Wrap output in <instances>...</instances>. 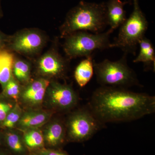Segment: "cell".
<instances>
[{
    "mask_svg": "<svg viewBox=\"0 0 155 155\" xmlns=\"http://www.w3.org/2000/svg\"><path fill=\"white\" fill-rule=\"evenodd\" d=\"M104 124L140 119L155 111V97L122 87L101 86L93 93L88 106Z\"/></svg>",
    "mask_w": 155,
    "mask_h": 155,
    "instance_id": "6da1fadb",
    "label": "cell"
},
{
    "mask_svg": "<svg viewBox=\"0 0 155 155\" xmlns=\"http://www.w3.org/2000/svg\"><path fill=\"white\" fill-rule=\"evenodd\" d=\"M106 2H88L81 1L67 13L60 28L64 37L78 31L100 33L107 27Z\"/></svg>",
    "mask_w": 155,
    "mask_h": 155,
    "instance_id": "7a4b0ae2",
    "label": "cell"
},
{
    "mask_svg": "<svg viewBox=\"0 0 155 155\" xmlns=\"http://www.w3.org/2000/svg\"><path fill=\"white\" fill-rule=\"evenodd\" d=\"M118 61L106 59L102 62H94V72L98 83L102 86L122 87L138 85L139 82L135 72L127 65L126 55Z\"/></svg>",
    "mask_w": 155,
    "mask_h": 155,
    "instance_id": "3957f363",
    "label": "cell"
},
{
    "mask_svg": "<svg viewBox=\"0 0 155 155\" xmlns=\"http://www.w3.org/2000/svg\"><path fill=\"white\" fill-rule=\"evenodd\" d=\"M133 11L120 26L118 36L111 48L122 49L125 53H134L140 41L145 36L148 23L139 4L138 0H133Z\"/></svg>",
    "mask_w": 155,
    "mask_h": 155,
    "instance_id": "277c9868",
    "label": "cell"
},
{
    "mask_svg": "<svg viewBox=\"0 0 155 155\" xmlns=\"http://www.w3.org/2000/svg\"><path fill=\"white\" fill-rule=\"evenodd\" d=\"M110 30L100 33L78 31L65 37L63 48L69 59L91 56L97 50L111 48Z\"/></svg>",
    "mask_w": 155,
    "mask_h": 155,
    "instance_id": "5b68a950",
    "label": "cell"
},
{
    "mask_svg": "<svg viewBox=\"0 0 155 155\" xmlns=\"http://www.w3.org/2000/svg\"><path fill=\"white\" fill-rule=\"evenodd\" d=\"M104 125L89 107L71 113L65 122L67 142L81 143L91 138Z\"/></svg>",
    "mask_w": 155,
    "mask_h": 155,
    "instance_id": "8992f818",
    "label": "cell"
},
{
    "mask_svg": "<svg viewBox=\"0 0 155 155\" xmlns=\"http://www.w3.org/2000/svg\"><path fill=\"white\" fill-rule=\"evenodd\" d=\"M45 96L50 107L60 112L72 110L78 101L77 93L72 86L55 81L50 82Z\"/></svg>",
    "mask_w": 155,
    "mask_h": 155,
    "instance_id": "52a82bcc",
    "label": "cell"
},
{
    "mask_svg": "<svg viewBox=\"0 0 155 155\" xmlns=\"http://www.w3.org/2000/svg\"><path fill=\"white\" fill-rule=\"evenodd\" d=\"M45 42L44 36L38 31H22L9 37L6 49H10L25 54H32L40 51Z\"/></svg>",
    "mask_w": 155,
    "mask_h": 155,
    "instance_id": "ba28073f",
    "label": "cell"
},
{
    "mask_svg": "<svg viewBox=\"0 0 155 155\" xmlns=\"http://www.w3.org/2000/svg\"><path fill=\"white\" fill-rule=\"evenodd\" d=\"M37 66L39 73L44 77L63 78L67 72L68 64L58 52L52 51L42 56Z\"/></svg>",
    "mask_w": 155,
    "mask_h": 155,
    "instance_id": "9c48e42d",
    "label": "cell"
},
{
    "mask_svg": "<svg viewBox=\"0 0 155 155\" xmlns=\"http://www.w3.org/2000/svg\"><path fill=\"white\" fill-rule=\"evenodd\" d=\"M50 81L46 78H38L27 84L21 91L19 98L25 105L35 107L41 104L44 99Z\"/></svg>",
    "mask_w": 155,
    "mask_h": 155,
    "instance_id": "30bf717a",
    "label": "cell"
},
{
    "mask_svg": "<svg viewBox=\"0 0 155 155\" xmlns=\"http://www.w3.org/2000/svg\"><path fill=\"white\" fill-rule=\"evenodd\" d=\"M42 131L45 147L62 149L67 142L65 123L59 119L48 123Z\"/></svg>",
    "mask_w": 155,
    "mask_h": 155,
    "instance_id": "8fae6325",
    "label": "cell"
},
{
    "mask_svg": "<svg viewBox=\"0 0 155 155\" xmlns=\"http://www.w3.org/2000/svg\"><path fill=\"white\" fill-rule=\"evenodd\" d=\"M128 2L121 0H108L106 2V17L109 30L113 32L120 27L127 19L124 6Z\"/></svg>",
    "mask_w": 155,
    "mask_h": 155,
    "instance_id": "7c38bea8",
    "label": "cell"
},
{
    "mask_svg": "<svg viewBox=\"0 0 155 155\" xmlns=\"http://www.w3.org/2000/svg\"><path fill=\"white\" fill-rule=\"evenodd\" d=\"M52 112L43 110H30L22 113L17 127L22 130L39 128L47 124Z\"/></svg>",
    "mask_w": 155,
    "mask_h": 155,
    "instance_id": "4fadbf2b",
    "label": "cell"
},
{
    "mask_svg": "<svg viewBox=\"0 0 155 155\" xmlns=\"http://www.w3.org/2000/svg\"><path fill=\"white\" fill-rule=\"evenodd\" d=\"M3 134L5 147L11 155L28 154V150L24 143L22 135L11 130H8Z\"/></svg>",
    "mask_w": 155,
    "mask_h": 155,
    "instance_id": "5bb4252c",
    "label": "cell"
},
{
    "mask_svg": "<svg viewBox=\"0 0 155 155\" xmlns=\"http://www.w3.org/2000/svg\"><path fill=\"white\" fill-rule=\"evenodd\" d=\"M14 61V55L8 50H0V84L3 90L13 77Z\"/></svg>",
    "mask_w": 155,
    "mask_h": 155,
    "instance_id": "9a60e30c",
    "label": "cell"
},
{
    "mask_svg": "<svg viewBox=\"0 0 155 155\" xmlns=\"http://www.w3.org/2000/svg\"><path fill=\"white\" fill-rule=\"evenodd\" d=\"M94 62L92 56L85 58L76 67L74 77L81 87H84L91 80L94 73Z\"/></svg>",
    "mask_w": 155,
    "mask_h": 155,
    "instance_id": "2e32d148",
    "label": "cell"
},
{
    "mask_svg": "<svg viewBox=\"0 0 155 155\" xmlns=\"http://www.w3.org/2000/svg\"><path fill=\"white\" fill-rule=\"evenodd\" d=\"M140 50L134 63H142L147 67L155 69V52L152 43L144 36L139 43Z\"/></svg>",
    "mask_w": 155,
    "mask_h": 155,
    "instance_id": "e0dca14e",
    "label": "cell"
},
{
    "mask_svg": "<svg viewBox=\"0 0 155 155\" xmlns=\"http://www.w3.org/2000/svg\"><path fill=\"white\" fill-rule=\"evenodd\" d=\"M22 138L28 151H36L45 147L42 131L39 128L23 130Z\"/></svg>",
    "mask_w": 155,
    "mask_h": 155,
    "instance_id": "ac0fdd59",
    "label": "cell"
},
{
    "mask_svg": "<svg viewBox=\"0 0 155 155\" xmlns=\"http://www.w3.org/2000/svg\"><path fill=\"white\" fill-rule=\"evenodd\" d=\"M13 74L17 81L23 83L29 81L30 77V65L22 60H14L13 67Z\"/></svg>",
    "mask_w": 155,
    "mask_h": 155,
    "instance_id": "d6986e66",
    "label": "cell"
},
{
    "mask_svg": "<svg viewBox=\"0 0 155 155\" xmlns=\"http://www.w3.org/2000/svg\"><path fill=\"white\" fill-rule=\"evenodd\" d=\"M22 114V110L18 104H15L14 107L6 116L4 122L0 125L3 129L11 130L17 126Z\"/></svg>",
    "mask_w": 155,
    "mask_h": 155,
    "instance_id": "ffe728a7",
    "label": "cell"
},
{
    "mask_svg": "<svg viewBox=\"0 0 155 155\" xmlns=\"http://www.w3.org/2000/svg\"><path fill=\"white\" fill-rule=\"evenodd\" d=\"M3 90L4 96L16 101L19 98L21 91L18 81L14 77L8 82Z\"/></svg>",
    "mask_w": 155,
    "mask_h": 155,
    "instance_id": "44dd1931",
    "label": "cell"
},
{
    "mask_svg": "<svg viewBox=\"0 0 155 155\" xmlns=\"http://www.w3.org/2000/svg\"><path fill=\"white\" fill-rule=\"evenodd\" d=\"M15 104L5 100H0V125Z\"/></svg>",
    "mask_w": 155,
    "mask_h": 155,
    "instance_id": "7402d4cb",
    "label": "cell"
},
{
    "mask_svg": "<svg viewBox=\"0 0 155 155\" xmlns=\"http://www.w3.org/2000/svg\"><path fill=\"white\" fill-rule=\"evenodd\" d=\"M41 155H69L62 148H49L44 147L40 149L33 151Z\"/></svg>",
    "mask_w": 155,
    "mask_h": 155,
    "instance_id": "603a6c76",
    "label": "cell"
},
{
    "mask_svg": "<svg viewBox=\"0 0 155 155\" xmlns=\"http://www.w3.org/2000/svg\"><path fill=\"white\" fill-rule=\"evenodd\" d=\"M9 37L0 31V50L6 49Z\"/></svg>",
    "mask_w": 155,
    "mask_h": 155,
    "instance_id": "cb8c5ba5",
    "label": "cell"
},
{
    "mask_svg": "<svg viewBox=\"0 0 155 155\" xmlns=\"http://www.w3.org/2000/svg\"><path fill=\"white\" fill-rule=\"evenodd\" d=\"M0 155H12L5 147L0 148Z\"/></svg>",
    "mask_w": 155,
    "mask_h": 155,
    "instance_id": "d4e9b609",
    "label": "cell"
},
{
    "mask_svg": "<svg viewBox=\"0 0 155 155\" xmlns=\"http://www.w3.org/2000/svg\"><path fill=\"white\" fill-rule=\"evenodd\" d=\"M5 147L4 144V134L3 133L0 132V148Z\"/></svg>",
    "mask_w": 155,
    "mask_h": 155,
    "instance_id": "484cf974",
    "label": "cell"
},
{
    "mask_svg": "<svg viewBox=\"0 0 155 155\" xmlns=\"http://www.w3.org/2000/svg\"><path fill=\"white\" fill-rule=\"evenodd\" d=\"M27 155H41L38 153L36 152L35 151H28V154Z\"/></svg>",
    "mask_w": 155,
    "mask_h": 155,
    "instance_id": "4316f807",
    "label": "cell"
},
{
    "mask_svg": "<svg viewBox=\"0 0 155 155\" xmlns=\"http://www.w3.org/2000/svg\"><path fill=\"white\" fill-rule=\"evenodd\" d=\"M3 14V11L2 6V0H0V18L2 17Z\"/></svg>",
    "mask_w": 155,
    "mask_h": 155,
    "instance_id": "83f0119b",
    "label": "cell"
}]
</instances>
